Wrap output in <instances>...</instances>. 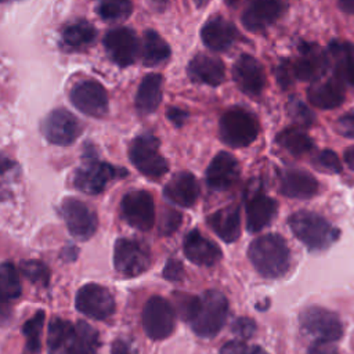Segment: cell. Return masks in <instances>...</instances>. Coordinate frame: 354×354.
<instances>
[{
  "instance_id": "484cf974",
  "label": "cell",
  "mask_w": 354,
  "mask_h": 354,
  "mask_svg": "<svg viewBox=\"0 0 354 354\" xmlns=\"http://www.w3.org/2000/svg\"><path fill=\"white\" fill-rule=\"evenodd\" d=\"M279 191L295 199H308L318 191L317 180L304 170H289L281 177Z\"/></svg>"
},
{
  "instance_id": "bcb514c9",
  "label": "cell",
  "mask_w": 354,
  "mask_h": 354,
  "mask_svg": "<svg viewBox=\"0 0 354 354\" xmlns=\"http://www.w3.org/2000/svg\"><path fill=\"white\" fill-rule=\"evenodd\" d=\"M336 130L347 138H354V112L343 115L336 123Z\"/></svg>"
},
{
  "instance_id": "8992f818",
  "label": "cell",
  "mask_w": 354,
  "mask_h": 354,
  "mask_svg": "<svg viewBox=\"0 0 354 354\" xmlns=\"http://www.w3.org/2000/svg\"><path fill=\"white\" fill-rule=\"evenodd\" d=\"M129 158L134 167L149 178H159L169 170L166 159L159 152V140L151 133H144L131 141Z\"/></svg>"
},
{
  "instance_id": "5b68a950",
  "label": "cell",
  "mask_w": 354,
  "mask_h": 354,
  "mask_svg": "<svg viewBox=\"0 0 354 354\" xmlns=\"http://www.w3.org/2000/svg\"><path fill=\"white\" fill-rule=\"evenodd\" d=\"M220 138L232 148H242L256 141L260 126L257 118L246 109L231 108L220 119Z\"/></svg>"
},
{
  "instance_id": "b9f144b4",
  "label": "cell",
  "mask_w": 354,
  "mask_h": 354,
  "mask_svg": "<svg viewBox=\"0 0 354 354\" xmlns=\"http://www.w3.org/2000/svg\"><path fill=\"white\" fill-rule=\"evenodd\" d=\"M231 330L241 339H249L256 332V324L252 318L248 317H239L234 321Z\"/></svg>"
},
{
  "instance_id": "e0dca14e",
  "label": "cell",
  "mask_w": 354,
  "mask_h": 354,
  "mask_svg": "<svg viewBox=\"0 0 354 354\" xmlns=\"http://www.w3.org/2000/svg\"><path fill=\"white\" fill-rule=\"evenodd\" d=\"M292 66L296 79L314 83L325 75L328 58L317 44L306 43L300 47V54Z\"/></svg>"
},
{
  "instance_id": "7402d4cb",
  "label": "cell",
  "mask_w": 354,
  "mask_h": 354,
  "mask_svg": "<svg viewBox=\"0 0 354 354\" xmlns=\"http://www.w3.org/2000/svg\"><path fill=\"white\" fill-rule=\"evenodd\" d=\"M184 253L187 259L198 266H213L221 259L220 248L205 238L198 230H192L184 239Z\"/></svg>"
},
{
  "instance_id": "db71d44e",
  "label": "cell",
  "mask_w": 354,
  "mask_h": 354,
  "mask_svg": "<svg viewBox=\"0 0 354 354\" xmlns=\"http://www.w3.org/2000/svg\"><path fill=\"white\" fill-rule=\"evenodd\" d=\"M14 166V162L10 160L6 156H0V176L4 174L7 170H10Z\"/></svg>"
},
{
  "instance_id": "4316f807",
  "label": "cell",
  "mask_w": 354,
  "mask_h": 354,
  "mask_svg": "<svg viewBox=\"0 0 354 354\" xmlns=\"http://www.w3.org/2000/svg\"><path fill=\"white\" fill-rule=\"evenodd\" d=\"M207 223L224 242H235L241 235V213L235 205L214 212L209 216Z\"/></svg>"
},
{
  "instance_id": "f5cc1de1",
  "label": "cell",
  "mask_w": 354,
  "mask_h": 354,
  "mask_svg": "<svg viewBox=\"0 0 354 354\" xmlns=\"http://www.w3.org/2000/svg\"><path fill=\"white\" fill-rule=\"evenodd\" d=\"M344 162L351 170H354V147H350L348 149H346Z\"/></svg>"
},
{
  "instance_id": "6da1fadb",
  "label": "cell",
  "mask_w": 354,
  "mask_h": 354,
  "mask_svg": "<svg viewBox=\"0 0 354 354\" xmlns=\"http://www.w3.org/2000/svg\"><path fill=\"white\" fill-rule=\"evenodd\" d=\"M248 257L256 271L266 278H281L290 267V250L278 234L256 238L248 249Z\"/></svg>"
},
{
  "instance_id": "f6af8a7d",
  "label": "cell",
  "mask_w": 354,
  "mask_h": 354,
  "mask_svg": "<svg viewBox=\"0 0 354 354\" xmlns=\"http://www.w3.org/2000/svg\"><path fill=\"white\" fill-rule=\"evenodd\" d=\"M184 275V268H183V264L176 260V259H170L167 260L165 268H163V277L167 279V281H180Z\"/></svg>"
},
{
  "instance_id": "836d02e7",
  "label": "cell",
  "mask_w": 354,
  "mask_h": 354,
  "mask_svg": "<svg viewBox=\"0 0 354 354\" xmlns=\"http://www.w3.org/2000/svg\"><path fill=\"white\" fill-rule=\"evenodd\" d=\"M73 325L65 319L54 318L48 325L47 344L50 354H61L68 344Z\"/></svg>"
},
{
  "instance_id": "4dcf8cb0",
  "label": "cell",
  "mask_w": 354,
  "mask_h": 354,
  "mask_svg": "<svg viewBox=\"0 0 354 354\" xmlns=\"http://www.w3.org/2000/svg\"><path fill=\"white\" fill-rule=\"evenodd\" d=\"M170 57L169 44L153 30H147L142 37L141 58L145 66H156Z\"/></svg>"
},
{
  "instance_id": "ee69618b",
  "label": "cell",
  "mask_w": 354,
  "mask_h": 354,
  "mask_svg": "<svg viewBox=\"0 0 354 354\" xmlns=\"http://www.w3.org/2000/svg\"><path fill=\"white\" fill-rule=\"evenodd\" d=\"M275 77L277 80L279 82V84L283 87V88H288L289 86H292V82L295 77V73H293V66L292 64L289 62H282L277 71H275Z\"/></svg>"
},
{
  "instance_id": "8fae6325",
  "label": "cell",
  "mask_w": 354,
  "mask_h": 354,
  "mask_svg": "<svg viewBox=\"0 0 354 354\" xmlns=\"http://www.w3.org/2000/svg\"><path fill=\"white\" fill-rule=\"evenodd\" d=\"M124 220L140 231H149L155 224L153 198L148 191H130L120 203Z\"/></svg>"
},
{
  "instance_id": "1f68e13d",
  "label": "cell",
  "mask_w": 354,
  "mask_h": 354,
  "mask_svg": "<svg viewBox=\"0 0 354 354\" xmlns=\"http://www.w3.org/2000/svg\"><path fill=\"white\" fill-rule=\"evenodd\" d=\"M277 142L293 156H303L314 148L311 137L299 127H289L282 130L277 136Z\"/></svg>"
},
{
  "instance_id": "603a6c76",
  "label": "cell",
  "mask_w": 354,
  "mask_h": 354,
  "mask_svg": "<svg viewBox=\"0 0 354 354\" xmlns=\"http://www.w3.org/2000/svg\"><path fill=\"white\" fill-rule=\"evenodd\" d=\"M188 76L196 83L218 86L225 79V66L216 57L198 54L188 64Z\"/></svg>"
},
{
  "instance_id": "83f0119b",
  "label": "cell",
  "mask_w": 354,
  "mask_h": 354,
  "mask_svg": "<svg viewBox=\"0 0 354 354\" xmlns=\"http://www.w3.org/2000/svg\"><path fill=\"white\" fill-rule=\"evenodd\" d=\"M98 347V332L90 324L79 321L73 325L65 351L66 354H97Z\"/></svg>"
},
{
  "instance_id": "e575fe53",
  "label": "cell",
  "mask_w": 354,
  "mask_h": 354,
  "mask_svg": "<svg viewBox=\"0 0 354 354\" xmlns=\"http://www.w3.org/2000/svg\"><path fill=\"white\" fill-rule=\"evenodd\" d=\"M21 295V282L15 267L11 263L0 264V300L11 301Z\"/></svg>"
},
{
  "instance_id": "7dc6e473",
  "label": "cell",
  "mask_w": 354,
  "mask_h": 354,
  "mask_svg": "<svg viewBox=\"0 0 354 354\" xmlns=\"http://www.w3.org/2000/svg\"><path fill=\"white\" fill-rule=\"evenodd\" d=\"M308 354H337V347L333 342L317 340L308 348Z\"/></svg>"
},
{
  "instance_id": "44dd1931",
  "label": "cell",
  "mask_w": 354,
  "mask_h": 354,
  "mask_svg": "<svg viewBox=\"0 0 354 354\" xmlns=\"http://www.w3.org/2000/svg\"><path fill=\"white\" fill-rule=\"evenodd\" d=\"M165 196L183 207H191L199 196V184L189 171L176 173L165 185Z\"/></svg>"
},
{
  "instance_id": "f35d334b",
  "label": "cell",
  "mask_w": 354,
  "mask_h": 354,
  "mask_svg": "<svg viewBox=\"0 0 354 354\" xmlns=\"http://www.w3.org/2000/svg\"><path fill=\"white\" fill-rule=\"evenodd\" d=\"M314 165L326 173H340L342 171V163L337 158V155L330 149H324L314 158Z\"/></svg>"
},
{
  "instance_id": "ab89813d",
  "label": "cell",
  "mask_w": 354,
  "mask_h": 354,
  "mask_svg": "<svg viewBox=\"0 0 354 354\" xmlns=\"http://www.w3.org/2000/svg\"><path fill=\"white\" fill-rule=\"evenodd\" d=\"M198 304H199V297L183 295L180 299H177V307H178L180 317L184 318L185 321L191 322V319L194 318V315L198 310Z\"/></svg>"
},
{
  "instance_id": "277c9868",
  "label": "cell",
  "mask_w": 354,
  "mask_h": 354,
  "mask_svg": "<svg viewBox=\"0 0 354 354\" xmlns=\"http://www.w3.org/2000/svg\"><path fill=\"white\" fill-rule=\"evenodd\" d=\"M228 314V301L218 290H206L199 297L198 310L191 319L192 330L201 337H213L224 326Z\"/></svg>"
},
{
  "instance_id": "ac0fdd59",
  "label": "cell",
  "mask_w": 354,
  "mask_h": 354,
  "mask_svg": "<svg viewBox=\"0 0 354 354\" xmlns=\"http://www.w3.org/2000/svg\"><path fill=\"white\" fill-rule=\"evenodd\" d=\"M239 177V165L230 152H218L206 170V183L214 191H225L231 188Z\"/></svg>"
},
{
  "instance_id": "2e32d148",
  "label": "cell",
  "mask_w": 354,
  "mask_h": 354,
  "mask_svg": "<svg viewBox=\"0 0 354 354\" xmlns=\"http://www.w3.org/2000/svg\"><path fill=\"white\" fill-rule=\"evenodd\" d=\"M232 77L238 88L250 97H257L266 87V75L260 62L248 54L241 55L232 66Z\"/></svg>"
},
{
  "instance_id": "816d5d0a",
  "label": "cell",
  "mask_w": 354,
  "mask_h": 354,
  "mask_svg": "<svg viewBox=\"0 0 354 354\" xmlns=\"http://www.w3.org/2000/svg\"><path fill=\"white\" fill-rule=\"evenodd\" d=\"M339 7L347 14H354V0H339Z\"/></svg>"
},
{
  "instance_id": "f1b7e54d",
  "label": "cell",
  "mask_w": 354,
  "mask_h": 354,
  "mask_svg": "<svg viewBox=\"0 0 354 354\" xmlns=\"http://www.w3.org/2000/svg\"><path fill=\"white\" fill-rule=\"evenodd\" d=\"M162 101V76L158 73L147 75L137 90L136 106L137 109L147 115L153 112Z\"/></svg>"
},
{
  "instance_id": "ffe728a7",
  "label": "cell",
  "mask_w": 354,
  "mask_h": 354,
  "mask_svg": "<svg viewBox=\"0 0 354 354\" xmlns=\"http://www.w3.org/2000/svg\"><path fill=\"white\" fill-rule=\"evenodd\" d=\"M201 37L207 48L213 51H225L235 43L238 30L230 21L216 17L203 25Z\"/></svg>"
},
{
  "instance_id": "d590c367",
  "label": "cell",
  "mask_w": 354,
  "mask_h": 354,
  "mask_svg": "<svg viewBox=\"0 0 354 354\" xmlns=\"http://www.w3.org/2000/svg\"><path fill=\"white\" fill-rule=\"evenodd\" d=\"M95 11L105 21H120L131 14L133 4L131 0H98Z\"/></svg>"
},
{
  "instance_id": "7a4b0ae2",
  "label": "cell",
  "mask_w": 354,
  "mask_h": 354,
  "mask_svg": "<svg viewBox=\"0 0 354 354\" xmlns=\"http://www.w3.org/2000/svg\"><path fill=\"white\" fill-rule=\"evenodd\" d=\"M288 224L293 235L311 250L325 249L339 238V230L314 212H296L289 217Z\"/></svg>"
},
{
  "instance_id": "cb8c5ba5",
  "label": "cell",
  "mask_w": 354,
  "mask_h": 354,
  "mask_svg": "<svg viewBox=\"0 0 354 354\" xmlns=\"http://www.w3.org/2000/svg\"><path fill=\"white\" fill-rule=\"evenodd\" d=\"M278 212V203L266 195H253L246 205V228L249 232H259L267 227Z\"/></svg>"
},
{
  "instance_id": "52a82bcc",
  "label": "cell",
  "mask_w": 354,
  "mask_h": 354,
  "mask_svg": "<svg viewBox=\"0 0 354 354\" xmlns=\"http://www.w3.org/2000/svg\"><path fill=\"white\" fill-rule=\"evenodd\" d=\"M142 325L148 337L153 340L166 339L176 326L173 306L160 296H152L144 306Z\"/></svg>"
},
{
  "instance_id": "3957f363",
  "label": "cell",
  "mask_w": 354,
  "mask_h": 354,
  "mask_svg": "<svg viewBox=\"0 0 354 354\" xmlns=\"http://www.w3.org/2000/svg\"><path fill=\"white\" fill-rule=\"evenodd\" d=\"M88 153L90 155H84L82 166L75 171L73 185L76 189L88 195H97L101 194L112 180L127 174L123 167H116L100 160L95 152L90 151Z\"/></svg>"
},
{
  "instance_id": "11a10c76",
  "label": "cell",
  "mask_w": 354,
  "mask_h": 354,
  "mask_svg": "<svg viewBox=\"0 0 354 354\" xmlns=\"http://www.w3.org/2000/svg\"><path fill=\"white\" fill-rule=\"evenodd\" d=\"M248 354H268L266 350H263L261 347H257V346H254V347H250L249 348V353Z\"/></svg>"
},
{
  "instance_id": "9f6ffc18",
  "label": "cell",
  "mask_w": 354,
  "mask_h": 354,
  "mask_svg": "<svg viewBox=\"0 0 354 354\" xmlns=\"http://www.w3.org/2000/svg\"><path fill=\"white\" fill-rule=\"evenodd\" d=\"M225 3H227L230 7H235V6L239 3V0H225Z\"/></svg>"
},
{
  "instance_id": "7bdbcfd3",
  "label": "cell",
  "mask_w": 354,
  "mask_h": 354,
  "mask_svg": "<svg viewBox=\"0 0 354 354\" xmlns=\"http://www.w3.org/2000/svg\"><path fill=\"white\" fill-rule=\"evenodd\" d=\"M289 112L292 115V118L299 122V124H304L308 126L313 123L314 120V115L313 112L300 101H295L289 104Z\"/></svg>"
},
{
  "instance_id": "d6a6232c",
  "label": "cell",
  "mask_w": 354,
  "mask_h": 354,
  "mask_svg": "<svg viewBox=\"0 0 354 354\" xmlns=\"http://www.w3.org/2000/svg\"><path fill=\"white\" fill-rule=\"evenodd\" d=\"M95 28L87 21H79L66 26L62 32V41L69 48H82L94 41Z\"/></svg>"
},
{
  "instance_id": "f546056e",
  "label": "cell",
  "mask_w": 354,
  "mask_h": 354,
  "mask_svg": "<svg viewBox=\"0 0 354 354\" xmlns=\"http://www.w3.org/2000/svg\"><path fill=\"white\" fill-rule=\"evenodd\" d=\"M335 57V75L343 83L354 87V47L348 43H332L329 46Z\"/></svg>"
},
{
  "instance_id": "680465c9",
  "label": "cell",
  "mask_w": 354,
  "mask_h": 354,
  "mask_svg": "<svg viewBox=\"0 0 354 354\" xmlns=\"http://www.w3.org/2000/svg\"><path fill=\"white\" fill-rule=\"evenodd\" d=\"M10 1H17V0H0V3H10Z\"/></svg>"
},
{
  "instance_id": "9c48e42d",
  "label": "cell",
  "mask_w": 354,
  "mask_h": 354,
  "mask_svg": "<svg viewBox=\"0 0 354 354\" xmlns=\"http://www.w3.org/2000/svg\"><path fill=\"white\" fill-rule=\"evenodd\" d=\"M299 319L301 328L311 336H315L318 340L336 342L343 335L339 317L326 308L311 306L300 314Z\"/></svg>"
},
{
  "instance_id": "6f0895ef",
  "label": "cell",
  "mask_w": 354,
  "mask_h": 354,
  "mask_svg": "<svg viewBox=\"0 0 354 354\" xmlns=\"http://www.w3.org/2000/svg\"><path fill=\"white\" fill-rule=\"evenodd\" d=\"M205 1H206V0H195V3H196L198 6H202Z\"/></svg>"
},
{
  "instance_id": "74e56055",
  "label": "cell",
  "mask_w": 354,
  "mask_h": 354,
  "mask_svg": "<svg viewBox=\"0 0 354 354\" xmlns=\"http://www.w3.org/2000/svg\"><path fill=\"white\" fill-rule=\"evenodd\" d=\"M22 274L33 283L46 286L50 279V271L47 266L39 260H26L21 263Z\"/></svg>"
},
{
  "instance_id": "d6986e66",
  "label": "cell",
  "mask_w": 354,
  "mask_h": 354,
  "mask_svg": "<svg viewBox=\"0 0 354 354\" xmlns=\"http://www.w3.org/2000/svg\"><path fill=\"white\" fill-rule=\"evenodd\" d=\"M282 12L281 0H252L242 14V24L250 32H260L272 25Z\"/></svg>"
},
{
  "instance_id": "681fc988",
  "label": "cell",
  "mask_w": 354,
  "mask_h": 354,
  "mask_svg": "<svg viewBox=\"0 0 354 354\" xmlns=\"http://www.w3.org/2000/svg\"><path fill=\"white\" fill-rule=\"evenodd\" d=\"M166 115H167V118H169V120L171 122V123H174L177 127H181L183 124H184V122H185V119L188 118V113L185 112V111H183V109H180V108H169L167 109V112H166Z\"/></svg>"
},
{
  "instance_id": "ba28073f",
  "label": "cell",
  "mask_w": 354,
  "mask_h": 354,
  "mask_svg": "<svg viewBox=\"0 0 354 354\" xmlns=\"http://www.w3.org/2000/svg\"><path fill=\"white\" fill-rule=\"evenodd\" d=\"M151 263L148 248L137 241L120 238L115 242L113 264L115 270L123 277H137L147 271Z\"/></svg>"
},
{
  "instance_id": "f907efd6",
  "label": "cell",
  "mask_w": 354,
  "mask_h": 354,
  "mask_svg": "<svg viewBox=\"0 0 354 354\" xmlns=\"http://www.w3.org/2000/svg\"><path fill=\"white\" fill-rule=\"evenodd\" d=\"M112 354H130V351H129V347L126 343L118 340L112 346Z\"/></svg>"
},
{
  "instance_id": "d4e9b609",
  "label": "cell",
  "mask_w": 354,
  "mask_h": 354,
  "mask_svg": "<svg viewBox=\"0 0 354 354\" xmlns=\"http://www.w3.org/2000/svg\"><path fill=\"white\" fill-rule=\"evenodd\" d=\"M307 100L311 105L321 109L337 108L344 101L343 82L337 77L314 83L307 90Z\"/></svg>"
},
{
  "instance_id": "30bf717a",
  "label": "cell",
  "mask_w": 354,
  "mask_h": 354,
  "mask_svg": "<svg viewBox=\"0 0 354 354\" xmlns=\"http://www.w3.org/2000/svg\"><path fill=\"white\" fill-rule=\"evenodd\" d=\"M41 133L54 145H71L82 133L80 122L66 109H54L41 123Z\"/></svg>"
},
{
  "instance_id": "c3c4849f",
  "label": "cell",
  "mask_w": 354,
  "mask_h": 354,
  "mask_svg": "<svg viewBox=\"0 0 354 354\" xmlns=\"http://www.w3.org/2000/svg\"><path fill=\"white\" fill-rule=\"evenodd\" d=\"M248 353H249V348L243 342H239V340L228 342L220 350V354H248Z\"/></svg>"
},
{
  "instance_id": "60d3db41",
  "label": "cell",
  "mask_w": 354,
  "mask_h": 354,
  "mask_svg": "<svg viewBox=\"0 0 354 354\" xmlns=\"http://www.w3.org/2000/svg\"><path fill=\"white\" fill-rule=\"evenodd\" d=\"M181 223V214L176 210H165L160 223H159V232L163 235L173 234Z\"/></svg>"
},
{
  "instance_id": "4fadbf2b",
  "label": "cell",
  "mask_w": 354,
  "mask_h": 354,
  "mask_svg": "<svg viewBox=\"0 0 354 354\" xmlns=\"http://www.w3.org/2000/svg\"><path fill=\"white\" fill-rule=\"evenodd\" d=\"M61 213L69 232L77 239H88L97 230L95 213L82 201L66 198L61 205Z\"/></svg>"
},
{
  "instance_id": "5bb4252c",
  "label": "cell",
  "mask_w": 354,
  "mask_h": 354,
  "mask_svg": "<svg viewBox=\"0 0 354 354\" xmlns=\"http://www.w3.org/2000/svg\"><path fill=\"white\" fill-rule=\"evenodd\" d=\"M104 46L109 58L119 66L131 65L138 55V37L136 32L126 26L111 29L104 37Z\"/></svg>"
},
{
  "instance_id": "8d00e7d4",
  "label": "cell",
  "mask_w": 354,
  "mask_h": 354,
  "mask_svg": "<svg viewBox=\"0 0 354 354\" xmlns=\"http://www.w3.org/2000/svg\"><path fill=\"white\" fill-rule=\"evenodd\" d=\"M46 314L44 311H37L32 318H29L22 330L26 337V347L30 353H39L40 351V335L43 329Z\"/></svg>"
},
{
  "instance_id": "7c38bea8",
  "label": "cell",
  "mask_w": 354,
  "mask_h": 354,
  "mask_svg": "<svg viewBox=\"0 0 354 354\" xmlns=\"http://www.w3.org/2000/svg\"><path fill=\"white\" fill-rule=\"evenodd\" d=\"M76 308L94 319H105L115 311V300L112 293L98 283H87L76 293Z\"/></svg>"
},
{
  "instance_id": "9a60e30c",
  "label": "cell",
  "mask_w": 354,
  "mask_h": 354,
  "mask_svg": "<svg viewBox=\"0 0 354 354\" xmlns=\"http://www.w3.org/2000/svg\"><path fill=\"white\" fill-rule=\"evenodd\" d=\"M71 102L83 113L101 118L108 112L106 90L95 80H86L77 83L71 90Z\"/></svg>"
}]
</instances>
